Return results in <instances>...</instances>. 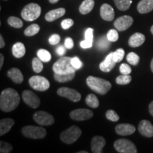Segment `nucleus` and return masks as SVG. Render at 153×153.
Returning a JSON list of instances; mask_svg holds the SVG:
<instances>
[{
	"label": "nucleus",
	"instance_id": "nucleus-20",
	"mask_svg": "<svg viewBox=\"0 0 153 153\" xmlns=\"http://www.w3.org/2000/svg\"><path fill=\"white\" fill-rule=\"evenodd\" d=\"M145 41V36L141 33H135L130 37L128 45L132 48H137L142 45Z\"/></svg>",
	"mask_w": 153,
	"mask_h": 153
},
{
	"label": "nucleus",
	"instance_id": "nucleus-7",
	"mask_svg": "<svg viewBox=\"0 0 153 153\" xmlns=\"http://www.w3.org/2000/svg\"><path fill=\"white\" fill-rule=\"evenodd\" d=\"M114 148L120 153H136L137 148L133 143L127 139H118L114 143Z\"/></svg>",
	"mask_w": 153,
	"mask_h": 153
},
{
	"label": "nucleus",
	"instance_id": "nucleus-1",
	"mask_svg": "<svg viewBox=\"0 0 153 153\" xmlns=\"http://www.w3.org/2000/svg\"><path fill=\"white\" fill-rule=\"evenodd\" d=\"M20 97L14 89L7 88L0 95V108L4 112H11L19 106Z\"/></svg>",
	"mask_w": 153,
	"mask_h": 153
},
{
	"label": "nucleus",
	"instance_id": "nucleus-14",
	"mask_svg": "<svg viewBox=\"0 0 153 153\" xmlns=\"http://www.w3.org/2000/svg\"><path fill=\"white\" fill-rule=\"evenodd\" d=\"M138 131L141 135L147 137L153 136V125L149 120H142L138 126Z\"/></svg>",
	"mask_w": 153,
	"mask_h": 153
},
{
	"label": "nucleus",
	"instance_id": "nucleus-29",
	"mask_svg": "<svg viewBox=\"0 0 153 153\" xmlns=\"http://www.w3.org/2000/svg\"><path fill=\"white\" fill-rule=\"evenodd\" d=\"M40 30L39 25L34 24H31L30 26H28L24 30V35L26 36H33L36 34H37Z\"/></svg>",
	"mask_w": 153,
	"mask_h": 153
},
{
	"label": "nucleus",
	"instance_id": "nucleus-18",
	"mask_svg": "<svg viewBox=\"0 0 153 153\" xmlns=\"http://www.w3.org/2000/svg\"><path fill=\"white\" fill-rule=\"evenodd\" d=\"M116 63L117 62L114 60V57H113V52L110 53L107 55L105 60L100 63L99 68L102 72H108L114 68Z\"/></svg>",
	"mask_w": 153,
	"mask_h": 153
},
{
	"label": "nucleus",
	"instance_id": "nucleus-42",
	"mask_svg": "<svg viewBox=\"0 0 153 153\" xmlns=\"http://www.w3.org/2000/svg\"><path fill=\"white\" fill-rule=\"evenodd\" d=\"M71 63L72 65L73 66V68L75 69V70H79V69L82 67V62L79 59V57H72L71 60Z\"/></svg>",
	"mask_w": 153,
	"mask_h": 153
},
{
	"label": "nucleus",
	"instance_id": "nucleus-17",
	"mask_svg": "<svg viewBox=\"0 0 153 153\" xmlns=\"http://www.w3.org/2000/svg\"><path fill=\"white\" fill-rule=\"evenodd\" d=\"M106 145V140L102 136H95L91 140V148L94 153L102 152V149Z\"/></svg>",
	"mask_w": 153,
	"mask_h": 153
},
{
	"label": "nucleus",
	"instance_id": "nucleus-54",
	"mask_svg": "<svg viewBox=\"0 0 153 153\" xmlns=\"http://www.w3.org/2000/svg\"><path fill=\"white\" fill-rule=\"evenodd\" d=\"M150 31H151V33H152V34L153 35V26L150 28Z\"/></svg>",
	"mask_w": 153,
	"mask_h": 153
},
{
	"label": "nucleus",
	"instance_id": "nucleus-34",
	"mask_svg": "<svg viewBox=\"0 0 153 153\" xmlns=\"http://www.w3.org/2000/svg\"><path fill=\"white\" fill-rule=\"evenodd\" d=\"M132 77L129 74H121V75H119L117 76V78L116 79V82L118 85H125L129 84L131 82Z\"/></svg>",
	"mask_w": 153,
	"mask_h": 153
},
{
	"label": "nucleus",
	"instance_id": "nucleus-11",
	"mask_svg": "<svg viewBox=\"0 0 153 153\" xmlns=\"http://www.w3.org/2000/svg\"><path fill=\"white\" fill-rule=\"evenodd\" d=\"M22 99L26 104L33 108H37L41 104L39 97L35 93L30 90H25L23 91Z\"/></svg>",
	"mask_w": 153,
	"mask_h": 153
},
{
	"label": "nucleus",
	"instance_id": "nucleus-38",
	"mask_svg": "<svg viewBox=\"0 0 153 153\" xmlns=\"http://www.w3.org/2000/svg\"><path fill=\"white\" fill-rule=\"evenodd\" d=\"M12 150V146L10 143L1 140L0 142V152L1 153H9Z\"/></svg>",
	"mask_w": 153,
	"mask_h": 153
},
{
	"label": "nucleus",
	"instance_id": "nucleus-19",
	"mask_svg": "<svg viewBox=\"0 0 153 153\" xmlns=\"http://www.w3.org/2000/svg\"><path fill=\"white\" fill-rule=\"evenodd\" d=\"M66 11L65 9L64 8H58L53 9V10H51L48 11L46 14H45V19L47 22H54V21L57 20V19L60 18L62 16H64V14H65Z\"/></svg>",
	"mask_w": 153,
	"mask_h": 153
},
{
	"label": "nucleus",
	"instance_id": "nucleus-8",
	"mask_svg": "<svg viewBox=\"0 0 153 153\" xmlns=\"http://www.w3.org/2000/svg\"><path fill=\"white\" fill-rule=\"evenodd\" d=\"M29 85L31 88L39 91H45L50 87V82L43 76L35 75L29 79Z\"/></svg>",
	"mask_w": 153,
	"mask_h": 153
},
{
	"label": "nucleus",
	"instance_id": "nucleus-12",
	"mask_svg": "<svg viewBox=\"0 0 153 153\" xmlns=\"http://www.w3.org/2000/svg\"><path fill=\"white\" fill-rule=\"evenodd\" d=\"M70 116L72 120L82 121V120H89L92 118L93 112L87 108H78V109L72 111L70 113Z\"/></svg>",
	"mask_w": 153,
	"mask_h": 153
},
{
	"label": "nucleus",
	"instance_id": "nucleus-13",
	"mask_svg": "<svg viewBox=\"0 0 153 153\" xmlns=\"http://www.w3.org/2000/svg\"><path fill=\"white\" fill-rule=\"evenodd\" d=\"M133 23V19L131 16L125 15V16L119 17L115 21L114 26L116 30H119V31H124L131 27Z\"/></svg>",
	"mask_w": 153,
	"mask_h": 153
},
{
	"label": "nucleus",
	"instance_id": "nucleus-26",
	"mask_svg": "<svg viewBox=\"0 0 153 153\" xmlns=\"http://www.w3.org/2000/svg\"><path fill=\"white\" fill-rule=\"evenodd\" d=\"M74 76H75V72L73 73H70V74H54V78L57 82H61V83H64V82H67L69 81H71L74 79Z\"/></svg>",
	"mask_w": 153,
	"mask_h": 153
},
{
	"label": "nucleus",
	"instance_id": "nucleus-39",
	"mask_svg": "<svg viewBox=\"0 0 153 153\" xmlns=\"http://www.w3.org/2000/svg\"><path fill=\"white\" fill-rule=\"evenodd\" d=\"M106 36L111 42H116L117 41L118 39V31L115 29H111L108 30Z\"/></svg>",
	"mask_w": 153,
	"mask_h": 153
},
{
	"label": "nucleus",
	"instance_id": "nucleus-3",
	"mask_svg": "<svg viewBox=\"0 0 153 153\" xmlns=\"http://www.w3.org/2000/svg\"><path fill=\"white\" fill-rule=\"evenodd\" d=\"M72 58L70 57H62L54 63L53 70L55 73L64 74L75 72V69L71 63Z\"/></svg>",
	"mask_w": 153,
	"mask_h": 153
},
{
	"label": "nucleus",
	"instance_id": "nucleus-49",
	"mask_svg": "<svg viewBox=\"0 0 153 153\" xmlns=\"http://www.w3.org/2000/svg\"><path fill=\"white\" fill-rule=\"evenodd\" d=\"M149 111H150V114L153 116V101L149 105Z\"/></svg>",
	"mask_w": 153,
	"mask_h": 153
},
{
	"label": "nucleus",
	"instance_id": "nucleus-21",
	"mask_svg": "<svg viewBox=\"0 0 153 153\" xmlns=\"http://www.w3.org/2000/svg\"><path fill=\"white\" fill-rule=\"evenodd\" d=\"M7 76L16 84H21L24 81V75L18 68H13L10 69L7 72Z\"/></svg>",
	"mask_w": 153,
	"mask_h": 153
},
{
	"label": "nucleus",
	"instance_id": "nucleus-44",
	"mask_svg": "<svg viewBox=\"0 0 153 153\" xmlns=\"http://www.w3.org/2000/svg\"><path fill=\"white\" fill-rule=\"evenodd\" d=\"M48 41L51 45H56L60 41V36L58 34H53L49 38Z\"/></svg>",
	"mask_w": 153,
	"mask_h": 153
},
{
	"label": "nucleus",
	"instance_id": "nucleus-9",
	"mask_svg": "<svg viewBox=\"0 0 153 153\" xmlns=\"http://www.w3.org/2000/svg\"><path fill=\"white\" fill-rule=\"evenodd\" d=\"M33 118L36 123L43 126H51L55 122L54 117L53 116V115L48 112L43 111L36 112L33 114Z\"/></svg>",
	"mask_w": 153,
	"mask_h": 153
},
{
	"label": "nucleus",
	"instance_id": "nucleus-45",
	"mask_svg": "<svg viewBox=\"0 0 153 153\" xmlns=\"http://www.w3.org/2000/svg\"><path fill=\"white\" fill-rule=\"evenodd\" d=\"M65 46L66 48L71 49L74 46V42L73 40L71 38H67L65 41Z\"/></svg>",
	"mask_w": 153,
	"mask_h": 153
},
{
	"label": "nucleus",
	"instance_id": "nucleus-32",
	"mask_svg": "<svg viewBox=\"0 0 153 153\" xmlns=\"http://www.w3.org/2000/svg\"><path fill=\"white\" fill-rule=\"evenodd\" d=\"M7 22H8L9 26L16 28H22L24 25L22 21L16 16H10L7 20Z\"/></svg>",
	"mask_w": 153,
	"mask_h": 153
},
{
	"label": "nucleus",
	"instance_id": "nucleus-41",
	"mask_svg": "<svg viewBox=\"0 0 153 153\" xmlns=\"http://www.w3.org/2000/svg\"><path fill=\"white\" fill-rule=\"evenodd\" d=\"M119 70L120 73L123 74H130L132 71L131 67L126 63H123V64L120 65Z\"/></svg>",
	"mask_w": 153,
	"mask_h": 153
},
{
	"label": "nucleus",
	"instance_id": "nucleus-24",
	"mask_svg": "<svg viewBox=\"0 0 153 153\" xmlns=\"http://www.w3.org/2000/svg\"><path fill=\"white\" fill-rule=\"evenodd\" d=\"M12 53L13 55L16 58H21L24 57L26 54V48L24 44L20 42L15 43L12 48Z\"/></svg>",
	"mask_w": 153,
	"mask_h": 153
},
{
	"label": "nucleus",
	"instance_id": "nucleus-31",
	"mask_svg": "<svg viewBox=\"0 0 153 153\" xmlns=\"http://www.w3.org/2000/svg\"><path fill=\"white\" fill-rule=\"evenodd\" d=\"M38 58H40L43 62H48L51 60V54L45 49H40L37 52Z\"/></svg>",
	"mask_w": 153,
	"mask_h": 153
},
{
	"label": "nucleus",
	"instance_id": "nucleus-40",
	"mask_svg": "<svg viewBox=\"0 0 153 153\" xmlns=\"http://www.w3.org/2000/svg\"><path fill=\"white\" fill-rule=\"evenodd\" d=\"M74 24V21L71 19H67L63 20L62 22H61V26L63 29L67 30L69 29L70 28H71Z\"/></svg>",
	"mask_w": 153,
	"mask_h": 153
},
{
	"label": "nucleus",
	"instance_id": "nucleus-28",
	"mask_svg": "<svg viewBox=\"0 0 153 153\" xmlns=\"http://www.w3.org/2000/svg\"><path fill=\"white\" fill-rule=\"evenodd\" d=\"M86 104L91 108H96L99 106V101L97 99V97H96L93 94H90L86 97Z\"/></svg>",
	"mask_w": 153,
	"mask_h": 153
},
{
	"label": "nucleus",
	"instance_id": "nucleus-33",
	"mask_svg": "<svg viewBox=\"0 0 153 153\" xmlns=\"http://www.w3.org/2000/svg\"><path fill=\"white\" fill-rule=\"evenodd\" d=\"M43 61H42L40 58H37V57H34L32 60V68H33V71L36 72V73H39L41 72L43 69Z\"/></svg>",
	"mask_w": 153,
	"mask_h": 153
},
{
	"label": "nucleus",
	"instance_id": "nucleus-50",
	"mask_svg": "<svg viewBox=\"0 0 153 153\" xmlns=\"http://www.w3.org/2000/svg\"><path fill=\"white\" fill-rule=\"evenodd\" d=\"M3 63H4V55L3 54H0V69H1L3 66Z\"/></svg>",
	"mask_w": 153,
	"mask_h": 153
},
{
	"label": "nucleus",
	"instance_id": "nucleus-51",
	"mask_svg": "<svg viewBox=\"0 0 153 153\" xmlns=\"http://www.w3.org/2000/svg\"><path fill=\"white\" fill-rule=\"evenodd\" d=\"M150 68H151V70H152V72H153V58L152 61H151V63H150Z\"/></svg>",
	"mask_w": 153,
	"mask_h": 153
},
{
	"label": "nucleus",
	"instance_id": "nucleus-6",
	"mask_svg": "<svg viewBox=\"0 0 153 153\" xmlns=\"http://www.w3.org/2000/svg\"><path fill=\"white\" fill-rule=\"evenodd\" d=\"M22 133L25 137L32 139H42L46 135V130L43 127L34 126H25L22 130Z\"/></svg>",
	"mask_w": 153,
	"mask_h": 153
},
{
	"label": "nucleus",
	"instance_id": "nucleus-23",
	"mask_svg": "<svg viewBox=\"0 0 153 153\" xmlns=\"http://www.w3.org/2000/svg\"><path fill=\"white\" fill-rule=\"evenodd\" d=\"M15 122L12 118H4L0 120V135L2 136L10 131Z\"/></svg>",
	"mask_w": 153,
	"mask_h": 153
},
{
	"label": "nucleus",
	"instance_id": "nucleus-22",
	"mask_svg": "<svg viewBox=\"0 0 153 153\" xmlns=\"http://www.w3.org/2000/svg\"><path fill=\"white\" fill-rule=\"evenodd\" d=\"M137 9L140 14H147L153 10V0H140Z\"/></svg>",
	"mask_w": 153,
	"mask_h": 153
},
{
	"label": "nucleus",
	"instance_id": "nucleus-10",
	"mask_svg": "<svg viewBox=\"0 0 153 153\" xmlns=\"http://www.w3.org/2000/svg\"><path fill=\"white\" fill-rule=\"evenodd\" d=\"M57 94L60 97H65L73 102H78L81 99V94L75 89L69 87H60L57 89Z\"/></svg>",
	"mask_w": 153,
	"mask_h": 153
},
{
	"label": "nucleus",
	"instance_id": "nucleus-25",
	"mask_svg": "<svg viewBox=\"0 0 153 153\" xmlns=\"http://www.w3.org/2000/svg\"><path fill=\"white\" fill-rule=\"evenodd\" d=\"M94 7V0H85L82 1L80 5L79 11L82 14H87L92 10Z\"/></svg>",
	"mask_w": 153,
	"mask_h": 153
},
{
	"label": "nucleus",
	"instance_id": "nucleus-4",
	"mask_svg": "<svg viewBox=\"0 0 153 153\" xmlns=\"http://www.w3.org/2000/svg\"><path fill=\"white\" fill-rule=\"evenodd\" d=\"M41 14V8L36 3H30L25 6L22 11V16L27 22H33Z\"/></svg>",
	"mask_w": 153,
	"mask_h": 153
},
{
	"label": "nucleus",
	"instance_id": "nucleus-16",
	"mask_svg": "<svg viewBox=\"0 0 153 153\" xmlns=\"http://www.w3.org/2000/svg\"><path fill=\"white\" fill-rule=\"evenodd\" d=\"M100 15L104 20L107 22H111L114 19L115 12L111 6L108 4H104L101 7Z\"/></svg>",
	"mask_w": 153,
	"mask_h": 153
},
{
	"label": "nucleus",
	"instance_id": "nucleus-36",
	"mask_svg": "<svg viewBox=\"0 0 153 153\" xmlns=\"http://www.w3.org/2000/svg\"><path fill=\"white\" fill-rule=\"evenodd\" d=\"M124 55H125V51L122 48H118L115 52H113V57L116 62H119L123 60Z\"/></svg>",
	"mask_w": 153,
	"mask_h": 153
},
{
	"label": "nucleus",
	"instance_id": "nucleus-27",
	"mask_svg": "<svg viewBox=\"0 0 153 153\" xmlns=\"http://www.w3.org/2000/svg\"><path fill=\"white\" fill-rule=\"evenodd\" d=\"M116 7L120 11L128 10L131 7L132 0H114Z\"/></svg>",
	"mask_w": 153,
	"mask_h": 153
},
{
	"label": "nucleus",
	"instance_id": "nucleus-48",
	"mask_svg": "<svg viewBox=\"0 0 153 153\" xmlns=\"http://www.w3.org/2000/svg\"><path fill=\"white\" fill-rule=\"evenodd\" d=\"M4 46H5V43H4V38L2 37V36L0 35V48H3Z\"/></svg>",
	"mask_w": 153,
	"mask_h": 153
},
{
	"label": "nucleus",
	"instance_id": "nucleus-46",
	"mask_svg": "<svg viewBox=\"0 0 153 153\" xmlns=\"http://www.w3.org/2000/svg\"><path fill=\"white\" fill-rule=\"evenodd\" d=\"M92 43H90V42L86 41H81V43H80V45H81V47L82 48L84 49H87V48H91L92 46Z\"/></svg>",
	"mask_w": 153,
	"mask_h": 153
},
{
	"label": "nucleus",
	"instance_id": "nucleus-30",
	"mask_svg": "<svg viewBox=\"0 0 153 153\" xmlns=\"http://www.w3.org/2000/svg\"><path fill=\"white\" fill-rule=\"evenodd\" d=\"M110 41L108 39V38L105 37V36H102L99 39L98 42H97V46H98L99 50L101 51H105L107 50L110 47Z\"/></svg>",
	"mask_w": 153,
	"mask_h": 153
},
{
	"label": "nucleus",
	"instance_id": "nucleus-5",
	"mask_svg": "<svg viewBox=\"0 0 153 153\" xmlns=\"http://www.w3.org/2000/svg\"><path fill=\"white\" fill-rule=\"evenodd\" d=\"M82 131L78 126H72L60 134V139L66 144H72L81 136Z\"/></svg>",
	"mask_w": 153,
	"mask_h": 153
},
{
	"label": "nucleus",
	"instance_id": "nucleus-2",
	"mask_svg": "<svg viewBox=\"0 0 153 153\" xmlns=\"http://www.w3.org/2000/svg\"><path fill=\"white\" fill-rule=\"evenodd\" d=\"M87 85L91 90L101 95L106 94L111 89V84L108 80L93 76H88Z\"/></svg>",
	"mask_w": 153,
	"mask_h": 153
},
{
	"label": "nucleus",
	"instance_id": "nucleus-37",
	"mask_svg": "<svg viewBox=\"0 0 153 153\" xmlns=\"http://www.w3.org/2000/svg\"><path fill=\"white\" fill-rule=\"evenodd\" d=\"M106 117L108 120H111L113 122H116L119 120V116H118L117 113L114 110H108L106 113Z\"/></svg>",
	"mask_w": 153,
	"mask_h": 153
},
{
	"label": "nucleus",
	"instance_id": "nucleus-35",
	"mask_svg": "<svg viewBox=\"0 0 153 153\" xmlns=\"http://www.w3.org/2000/svg\"><path fill=\"white\" fill-rule=\"evenodd\" d=\"M126 60L128 62L129 64L132 65H137L139 63L140 57L135 53L131 52L128 54L127 57H126Z\"/></svg>",
	"mask_w": 153,
	"mask_h": 153
},
{
	"label": "nucleus",
	"instance_id": "nucleus-47",
	"mask_svg": "<svg viewBox=\"0 0 153 153\" xmlns=\"http://www.w3.org/2000/svg\"><path fill=\"white\" fill-rule=\"evenodd\" d=\"M56 53H57V54L58 55H60V56H62V55L66 53L65 48L64 46H62V45H60V46L57 47L56 49Z\"/></svg>",
	"mask_w": 153,
	"mask_h": 153
},
{
	"label": "nucleus",
	"instance_id": "nucleus-43",
	"mask_svg": "<svg viewBox=\"0 0 153 153\" xmlns=\"http://www.w3.org/2000/svg\"><path fill=\"white\" fill-rule=\"evenodd\" d=\"M93 33H94V29L93 28H89L86 30L85 31V39L86 41L90 42V43H93Z\"/></svg>",
	"mask_w": 153,
	"mask_h": 153
},
{
	"label": "nucleus",
	"instance_id": "nucleus-52",
	"mask_svg": "<svg viewBox=\"0 0 153 153\" xmlns=\"http://www.w3.org/2000/svg\"><path fill=\"white\" fill-rule=\"evenodd\" d=\"M59 0H49V1L51 3H52V4H55V3H57V1H58Z\"/></svg>",
	"mask_w": 153,
	"mask_h": 153
},
{
	"label": "nucleus",
	"instance_id": "nucleus-53",
	"mask_svg": "<svg viewBox=\"0 0 153 153\" xmlns=\"http://www.w3.org/2000/svg\"><path fill=\"white\" fill-rule=\"evenodd\" d=\"M79 153H88L87 151H79V152H78Z\"/></svg>",
	"mask_w": 153,
	"mask_h": 153
},
{
	"label": "nucleus",
	"instance_id": "nucleus-15",
	"mask_svg": "<svg viewBox=\"0 0 153 153\" xmlns=\"http://www.w3.org/2000/svg\"><path fill=\"white\" fill-rule=\"evenodd\" d=\"M115 131L118 135L126 136V135H130L135 133V127L131 124L120 123L116 126Z\"/></svg>",
	"mask_w": 153,
	"mask_h": 153
}]
</instances>
